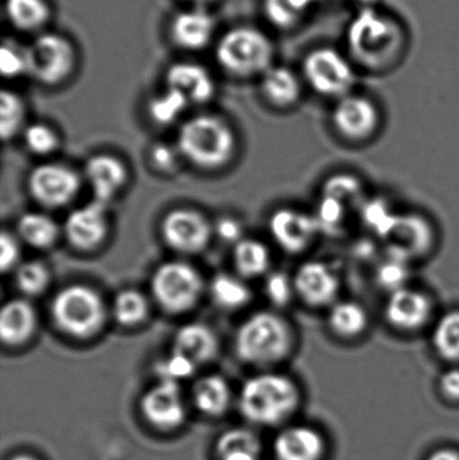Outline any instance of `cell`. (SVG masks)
Segmentation results:
<instances>
[{"label": "cell", "mask_w": 459, "mask_h": 460, "mask_svg": "<svg viewBox=\"0 0 459 460\" xmlns=\"http://www.w3.org/2000/svg\"><path fill=\"white\" fill-rule=\"evenodd\" d=\"M296 343L290 321L277 311L263 310L242 322L234 334V349L243 364L267 369L286 361Z\"/></svg>", "instance_id": "6da1fadb"}, {"label": "cell", "mask_w": 459, "mask_h": 460, "mask_svg": "<svg viewBox=\"0 0 459 460\" xmlns=\"http://www.w3.org/2000/svg\"><path fill=\"white\" fill-rule=\"evenodd\" d=\"M175 145L185 162L205 172L228 166L237 150L236 134L231 124L213 113L188 119L178 131Z\"/></svg>", "instance_id": "7a4b0ae2"}, {"label": "cell", "mask_w": 459, "mask_h": 460, "mask_svg": "<svg viewBox=\"0 0 459 460\" xmlns=\"http://www.w3.org/2000/svg\"><path fill=\"white\" fill-rule=\"evenodd\" d=\"M299 402L298 385L288 376L269 370L248 378L237 397L245 420L260 427L285 423L296 413Z\"/></svg>", "instance_id": "3957f363"}, {"label": "cell", "mask_w": 459, "mask_h": 460, "mask_svg": "<svg viewBox=\"0 0 459 460\" xmlns=\"http://www.w3.org/2000/svg\"><path fill=\"white\" fill-rule=\"evenodd\" d=\"M110 305L88 284H69L59 289L50 303V318L56 329L75 341H91L104 330Z\"/></svg>", "instance_id": "277c9868"}, {"label": "cell", "mask_w": 459, "mask_h": 460, "mask_svg": "<svg viewBox=\"0 0 459 460\" xmlns=\"http://www.w3.org/2000/svg\"><path fill=\"white\" fill-rule=\"evenodd\" d=\"M207 289L202 273L183 260L162 262L151 275V299L169 315L190 313Z\"/></svg>", "instance_id": "5b68a950"}, {"label": "cell", "mask_w": 459, "mask_h": 460, "mask_svg": "<svg viewBox=\"0 0 459 460\" xmlns=\"http://www.w3.org/2000/svg\"><path fill=\"white\" fill-rule=\"evenodd\" d=\"M216 58L234 77H255L263 75L272 66L274 46L261 30L237 26L218 40Z\"/></svg>", "instance_id": "8992f818"}, {"label": "cell", "mask_w": 459, "mask_h": 460, "mask_svg": "<svg viewBox=\"0 0 459 460\" xmlns=\"http://www.w3.org/2000/svg\"><path fill=\"white\" fill-rule=\"evenodd\" d=\"M350 50L369 67H382L398 56L402 34L398 24L374 11L358 13L349 29Z\"/></svg>", "instance_id": "52a82bcc"}, {"label": "cell", "mask_w": 459, "mask_h": 460, "mask_svg": "<svg viewBox=\"0 0 459 460\" xmlns=\"http://www.w3.org/2000/svg\"><path fill=\"white\" fill-rule=\"evenodd\" d=\"M27 75L43 85L56 86L65 83L75 72L77 53L64 35L40 32L27 45Z\"/></svg>", "instance_id": "ba28073f"}, {"label": "cell", "mask_w": 459, "mask_h": 460, "mask_svg": "<svg viewBox=\"0 0 459 460\" xmlns=\"http://www.w3.org/2000/svg\"><path fill=\"white\" fill-rule=\"evenodd\" d=\"M27 191L42 209L58 210L69 207L83 188V177L59 162L38 164L27 177Z\"/></svg>", "instance_id": "9c48e42d"}, {"label": "cell", "mask_w": 459, "mask_h": 460, "mask_svg": "<svg viewBox=\"0 0 459 460\" xmlns=\"http://www.w3.org/2000/svg\"><path fill=\"white\" fill-rule=\"evenodd\" d=\"M304 77L313 91L337 100L352 93L356 83L349 59L333 48L310 51L304 61Z\"/></svg>", "instance_id": "30bf717a"}, {"label": "cell", "mask_w": 459, "mask_h": 460, "mask_svg": "<svg viewBox=\"0 0 459 460\" xmlns=\"http://www.w3.org/2000/svg\"><path fill=\"white\" fill-rule=\"evenodd\" d=\"M161 237L164 245L183 256L199 254L215 237L209 218L194 208H175L161 221Z\"/></svg>", "instance_id": "8fae6325"}, {"label": "cell", "mask_w": 459, "mask_h": 460, "mask_svg": "<svg viewBox=\"0 0 459 460\" xmlns=\"http://www.w3.org/2000/svg\"><path fill=\"white\" fill-rule=\"evenodd\" d=\"M110 232L108 205L96 199L70 210L62 226L67 243L84 253L99 249L107 241Z\"/></svg>", "instance_id": "7c38bea8"}, {"label": "cell", "mask_w": 459, "mask_h": 460, "mask_svg": "<svg viewBox=\"0 0 459 460\" xmlns=\"http://www.w3.org/2000/svg\"><path fill=\"white\" fill-rule=\"evenodd\" d=\"M296 297L312 308H331L339 302L341 279L328 262L309 260L293 275Z\"/></svg>", "instance_id": "4fadbf2b"}, {"label": "cell", "mask_w": 459, "mask_h": 460, "mask_svg": "<svg viewBox=\"0 0 459 460\" xmlns=\"http://www.w3.org/2000/svg\"><path fill=\"white\" fill-rule=\"evenodd\" d=\"M434 311L433 297L428 292L407 286L388 295L384 318L398 332H417L431 323Z\"/></svg>", "instance_id": "5bb4252c"}, {"label": "cell", "mask_w": 459, "mask_h": 460, "mask_svg": "<svg viewBox=\"0 0 459 460\" xmlns=\"http://www.w3.org/2000/svg\"><path fill=\"white\" fill-rule=\"evenodd\" d=\"M331 123L340 137L349 142L371 139L380 127V112L374 102L360 94H347L337 100Z\"/></svg>", "instance_id": "9a60e30c"}, {"label": "cell", "mask_w": 459, "mask_h": 460, "mask_svg": "<svg viewBox=\"0 0 459 460\" xmlns=\"http://www.w3.org/2000/svg\"><path fill=\"white\" fill-rule=\"evenodd\" d=\"M140 411L150 426L162 431L180 429L188 416L180 384L166 380H158L143 394Z\"/></svg>", "instance_id": "2e32d148"}, {"label": "cell", "mask_w": 459, "mask_h": 460, "mask_svg": "<svg viewBox=\"0 0 459 460\" xmlns=\"http://www.w3.org/2000/svg\"><path fill=\"white\" fill-rule=\"evenodd\" d=\"M269 234L288 254L307 251L320 234L314 216L296 208H279L269 218Z\"/></svg>", "instance_id": "e0dca14e"}, {"label": "cell", "mask_w": 459, "mask_h": 460, "mask_svg": "<svg viewBox=\"0 0 459 460\" xmlns=\"http://www.w3.org/2000/svg\"><path fill=\"white\" fill-rule=\"evenodd\" d=\"M83 178L91 189L93 199L108 205L126 188L129 170L119 156L96 154L85 162Z\"/></svg>", "instance_id": "ac0fdd59"}, {"label": "cell", "mask_w": 459, "mask_h": 460, "mask_svg": "<svg viewBox=\"0 0 459 460\" xmlns=\"http://www.w3.org/2000/svg\"><path fill=\"white\" fill-rule=\"evenodd\" d=\"M390 253L404 260L426 256L434 245V230L428 220L418 215H399L387 235Z\"/></svg>", "instance_id": "d6986e66"}, {"label": "cell", "mask_w": 459, "mask_h": 460, "mask_svg": "<svg viewBox=\"0 0 459 460\" xmlns=\"http://www.w3.org/2000/svg\"><path fill=\"white\" fill-rule=\"evenodd\" d=\"M166 88L180 92L189 104L202 105L216 94V83L209 70L196 62H177L167 69Z\"/></svg>", "instance_id": "ffe728a7"}, {"label": "cell", "mask_w": 459, "mask_h": 460, "mask_svg": "<svg viewBox=\"0 0 459 460\" xmlns=\"http://www.w3.org/2000/svg\"><path fill=\"white\" fill-rule=\"evenodd\" d=\"M172 351L185 357L199 369L215 361L220 351V342L212 327L199 322H190L175 332Z\"/></svg>", "instance_id": "44dd1931"}, {"label": "cell", "mask_w": 459, "mask_h": 460, "mask_svg": "<svg viewBox=\"0 0 459 460\" xmlns=\"http://www.w3.org/2000/svg\"><path fill=\"white\" fill-rule=\"evenodd\" d=\"M38 330V314L26 297H15L0 311V340L8 348L26 345Z\"/></svg>", "instance_id": "7402d4cb"}, {"label": "cell", "mask_w": 459, "mask_h": 460, "mask_svg": "<svg viewBox=\"0 0 459 460\" xmlns=\"http://www.w3.org/2000/svg\"><path fill=\"white\" fill-rule=\"evenodd\" d=\"M216 31V19L202 7L191 8L177 13L170 26L172 42L183 50H202L212 42Z\"/></svg>", "instance_id": "603a6c76"}, {"label": "cell", "mask_w": 459, "mask_h": 460, "mask_svg": "<svg viewBox=\"0 0 459 460\" xmlns=\"http://www.w3.org/2000/svg\"><path fill=\"white\" fill-rule=\"evenodd\" d=\"M325 442L317 429L309 426H291L282 429L274 440L278 460H321Z\"/></svg>", "instance_id": "cb8c5ba5"}, {"label": "cell", "mask_w": 459, "mask_h": 460, "mask_svg": "<svg viewBox=\"0 0 459 460\" xmlns=\"http://www.w3.org/2000/svg\"><path fill=\"white\" fill-rule=\"evenodd\" d=\"M232 397L231 385L223 376H202L191 388L194 407L207 418L223 416L231 407Z\"/></svg>", "instance_id": "d4e9b609"}, {"label": "cell", "mask_w": 459, "mask_h": 460, "mask_svg": "<svg viewBox=\"0 0 459 460\" xmlns=\"http://www.w3.org/2000/svg\"><path fill=\"white\" fill-rule=\"evenodd\" d=\"M261 94L272 107L286 110L293 107L302 96V84L296 72L286 66L272 65L260 81Z\"/></svg>", "instance_id": "484cf974"}, {"label": "cell", "mask_w": 459, "mask_h": 460, "mask_svg": "<svg viewBox=\"0 0 459 460\" xmlns=\"http://www.w3.org/2000/svg\"><path fill=\"white\" fill-rule=\"evenodd\" d=\"M368 311L355 300H339L328 313L329 330L340 340L355 341L368 332Z\"/></svg>", "instance_id": "4316f807"}, {"label": "cell", "mask_w": 459, "mask_h": 460, "mask_svg": "<svg viewBox=\"0 0 459 460\" xmlns=\"http://www.w3.org/2000/svg\"><path fill=\"white\" fill-rule=\"evenodd\" d=\"M207 292L213 305L224 311L242 310L252 300V291L247 280L237 273H215L207 284Z\"/></svg>", "instance_id": "83f0119b"}, {"label": "cell", "mask_w": 459, "mask_h": 460, "mask_svg": "<svg viewBox=\"0 0 459 460\" xmlns=\"http://www.w3.org/2000/svg\"><path fill=\"white\" fill-rule=\"evenodd\" d=\"M232 262L234 273L245 280L266 278L271 272V252L263 241L245 237L234 246Z\"/></svg>", "instance_id": "f1b7e54d"}, {"label": "cell", "mask_w": 459, "mask_h": 460, "mask_svg": "<svg viewBox=\"0 0 459 460\" xmlns=\"http://www.w3.org/2000/svg\"><path fill=\"white\" fill-rule=\"evenodd\" d=\"M61 226L43 212H27L16 221V235L24 245L38 251L53 248L61 235Z\"/></svg>", "instance_id": "f546056e"}, {"label": "cell", "mask_w": 459, "mask_h": 460, "mask_svg": "<svg viewBox=\"0 0 459 460\" xmlns=\"http://www.w3.org/2000/svg\"><path fill=\"white\" fill-rule=\"evenodd\" d=\"M151 300L139 289H121L110 303V318L124 329H137L147 322L151 313Z\"/></svg>", "instance_id": "4dcf8cb0"}, {"label": "cell", "mask_w": 459, "mask_h": 460, "mask_svg": "<svg viewBox=\"0 0 459 460\" xmlns=\"http://www.w3.org/2000/svg\"><path fill=\"white\" fill-rule=\"evenodd\" d=\"M217 460H261L260 438L248 429H232L224 432L216 443Z\"/></svg>", "instance_id": "1f68e13d"}, {"label": "cell", "mask_w": 459, "mask_h": 460, "mask_svg": "<svg viewBox=\"0 0 459 460\" xmlns=\"http://www.w3.org/2000/svg\"><path fill=\"white\" fill-rule=\"evenodd\" d=\"M5 15L13 29L38 32L50 19V5L46 0H5Z\"/></svg>", "instance_id": "d6a6232c"}, {"label": "cell", "mask_w": 459, "mask_h": 460, "mask_svg": "<svg viewBox=\"0 0 459 460\" xmlns=\"http://www.w3.org/2000/svg\"><path fill=\"white\" fill-rule=\"evenodd\" d=\"M431 345L439 358L459 364V310L445 313L431 332Z\"/></svg>", "instance_id": "836d02e7"}, {"label": "cell", "mask_w": 459, "mask_h": 460, "mask_svg": "<svg viewBox=\"0 0 459 460\" xmlns=\"http://www.w3.org/2000/svg\"><path fill=\"white\" fill-rule=\"evenodd\" d=\"M13 276L16 289L26 299L45 294L51 283L50 270L40 260L22 261Z\"/></svg>", "instance_id": "e575fe53"}, {"label": "cell", "mask_w": 459, "mask_h": 460, "mask_svg": "<svg viewBox=\"0 0 459 460\" xmlns=\"http://www.w3.org/2000/svg\"><path fill=\"white\" fill-rule=\"evenodd\" d=\"M26 128V107L15 92L4 89L0 94V134L4 142L22 135Z\"/></svg>", "instance_id": "d590c367"}, {"label": "cell", "mask_w": 459, "mask_h": 460, "mask_svg": "<svg viewBox=\"0 0 459 460\" xmlns=\"http://www.w3.org/2000/svg\"><path fill=\"white\" fill-rule=\"evenodd\" d=\"M189 102L174 89L164 88L162 93L148 102V115L158 126L166 127L174 124L189 107Z\"/></svg>", "instance_id": "8d00e7d4"}, {"label": "cell", "mask_w": 459, "mask_h": 460, "mask_svg": "<svg viewBox=\"0 0 459 460\" xmlns=\"http://www.w3.org/2000/svg\"><path fill=\"white\" fill-rule=\"evenodd\" d=\"M317 0H264L267 19L282 29L296 26Z\"/></svg>", "instance_id": "74e56055"}, {"label": "cell", "mask_w": 459, "mask_h": 460, "mask_svg": "<svg viewBox=\"0 0 459 460\" xmlns=\"http://www.w3.org/2000/svg\"><path fill=\"white\" fill-rule=\"evenodd\" d=\"M24 147L37 156H50L61 145L58 132L48 123H32L22 132Z\"/></svg>", "instance_id": "f35d334b"}, {"label": "cell", "mask_w": 459, "mask_h": 460, "mask_svg": "<svg viewBox=\"0 0 459 460\" xmlns=\"http://www.w3.org/2000/svg\"><path fill=\"white\" fill-rule=\"evenodd\" d=\"M264 295L274 307H287L296 297L293 275L283 270H271L264 278Z\"/></svg>", "instance_id": "ab89813d"}, {"label": "cell", "mask_w": 459, "mask_h": 460, "mask_svg": "<svg viewBox=\"0 0 459 460\" xmlns=\"http://www.w3.org/2000/svg\"><path fill=\"white\" fill-rule=\"evenodd\" d=\"M410 261L390 253V257L377 268V283L382 288L393 292L409 286Z\"/></svg>", "instance_id": "60d3db41"}, {"label": "cell", "mask_w": 459, "mask_h": 460, "mask_svg": "<svg viewBox=\"0 0 459 460\" xmlns=\"http://www.w3.org/2000/svg\"><path fill=\"white\" fill-rule=\"evenodd\" d=\"M0 69L7 78L21 77L29 73L27 45L13 40H5L0 50Z\"/></svg>", "instance_id": "b9f144b4"}, {"label": "cell", "mask_w": 459, "mask_h": 460, "mask_svg": "<svg viewBox=\"0 0 459 460\" xmlns=\"http://www.w3.org/2000/svg\"><path fill=\"white\" fill-rule=\"evenodd\" d=\"M320 233H334L347 220V205L333 197L323 196L313 213Z\"/></svg>", "instance_id": "7bdbcfd3"}, {"label": "cell", "mask_w": 459, "mask_h": 460, "mask_svg": "<svg viewBox=\"0 0 459 460\" xmlns=\"http://www.w3.org/2000/svg\"><path fill=\"white\" fill-rule=\"evenodd\" d=\"M363 221L369 229L379 233L383 237L390 234L391 229L395 226L398 216L391 212L390 205L383 199H369L364 205Z\"/></svg>", "instance_id": "ee69618b"}, {"label": "cell", "mask_w": 459, "mask_h": 460, "mask_svg": "<svg viewBox=\"0 0 459 460\" xmlns=\"http://www.w3.org/2000/svg\"><path fill=\"white\" fill-rule=\"evenodd\" d=\"M151 169L159 174H175L182 166L183 159L177 145H170L166 142L154 143L148 153Z\"/></svg>", "instance_id": "f6af8a7d"}, {"label": "cell", "mask_w": 459, "mask_h": 460, "mask_svg": "<svg viewBox=\"0 0 459 460\" xmlns=\"http://www.w3.org/2000/svg\"><path fill=\"white\" fill-rule=\"evenodd\" d=\"M155 370L159 380L181 384L182 381L193 377L199 367L181 354L170 351L169 356L158 362Z\"/></svg>", "instance_id": "bcb514c9"}, {"label": "cell", "mask_w": 459, "mask_h": 460, "mask_svg": "<svg viewBox=\"0 0 459 460\" xmlns=\"http://www.w3.org/2000/svg\"><path fill=\"white\" fill-rule=\"evenodd\" d=\"M361 193H363V186L360 181L353 175L345 174L336 175L326 181L322 191L323 196L333 197L344 202L345 205L355 204L361 199Z\"/></svg>", "instance_id": "7dc6e473"}, {"label": "cell", "mask_w": 459, "mask_h": 460, "mask_svg": "<svg viewBox=\"0 0 459 460\" xmlns=\"http://www.w3.org/2000/svg\"><path fill=\"white\" fill-rule=\"evenodd\" d=\"M22 241L16 233L3 230L0 235V268L3 273L13 272L22 262Z\"/></svg>", "instance_id": "c3c4849f"}, {"label": "cell", "mask_w": 459, "mask_h": 460, "mask_svg": "<svg viewBox=\"0 0 459 460\" xmlns=\"http://www.w3.org/2000/svg\"><path fill=\"white\" fill-rule=\"evenodd\" d=\"M213 233L218 241L234 246L244 240V226L234 216H223L213 224Z\"/></svg>", "instance_id": "681fc988"}, {"label": "cell", "mask_w": 459, "mask_h": 460, "mask_svg": "<svg viewBox=\"0 0 459 460\" xmlns=\"http://www.w3.org/2000/svg\"><path fill=\"white\" fill-rule=\"evenodd\" d=\"M439 388L445 397L459 402V367H452L441 376Z\"/></svg>", "instance_id": "f907efd6"}, {"label": "cell", "mask_w": 459, "mask_h": 460, "mask_svg": "<svg viewBox=\"0 0 459 460\" xmlns=\"http://www.w3.org/2000/svg\"><path fill=\"white\" fill-rule=\"evenodd\" d=\"M428 460H459V454L450 448H442V450L433 453V456H430Z\"/></svg>", "instance_id": "816d5d0a"}, {"label": "cell", "mask_w": 459, "mask_h": 460, "mask_svg": "<svg viewBox=\"0 0 459 460\" xmlns=\"http://www.w3.org/2000/svg\"><path fill=\"white\" fill-rule=\"evenodd\" d=\"M190 2L196 3L199 7H202V5L209 4V3L216 2V0H190Z\"/></svg>", "instance_id": "f5cc1de1"}, {"label": "cell", "mask_w": 459, "mask_h": 460, "mask_svg": "<svg viewBox=\"0 0 459 460\" xmlns=\"http://www.w3.org/2000/svg\"><path fill=\"white\" fill-rule=\"evenodd\" d=\"M10 460H38V459L34 458V456H13V458L10 459Z\"/></svg>", "instance_id": "db71d44e"}]
</instances>
